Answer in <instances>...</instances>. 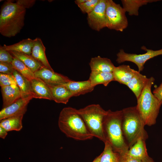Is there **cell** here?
Listing matches in <instances>:
<instances>
[{
    "mask_svg": "<svg viewBox=\"0 0 162 162\" xmlns=\"http://www.w3.org/2000/svg\"><path fill=\"white\" fill-rule=\"evenodd\" d=\"M58 123L60 130L68 137L85 140L94 137L76 109L70 107L63 109L59 114Z\"/></svg>",
    "mask_w": 162,
    "mask_h": 162,
    "instance_id": "obj_1",
    "label": "cell"
},
{
    "mask_svg": "<svg viewBox=\"0 0 162 162\" xmlns=\"http://www.w3.org/2000/svg\"><path fill=\"white\" fill-rule=\"evenodd\" d=\"M122 110L107 111L103 122L106 140L114 152L119 154H126L129 147L124 138L122 128Z\"/></svg>",
    "mask_w": 162,
    "mask_h": 162,
    "instance_id": "obj_2",
    "label": "cell"
},
{
    "mask_svg": "<svg viewBox=\"0 0 162 162\" xmlns=\"http://www.w3.org/2000/svg\"><path fill=\"white\" fill-rule=\"evenodd\" d=\"M26 9L11 0L5 2L0 14V33L10 38L19 33L24 26Z\"/></svg>",
    "mask_w": 162,
    "mask_h": 162,
    "instance_id": "obj_3",
    "label": "cell"
},
{
    "mask_svg": "<svg viewBox=\"0 0 162 162\" xmlns=\"http://www.w3.org/2000/svg\"><path fill=\"white\" fill-rule=\"evenodd\" d=\"M122 110V130L129 148L138 139L142 138L146 140L148 136L144 129L145 125L136 106L126 108Z\"/></svg>",
    "mask_w": 162,
    "mask_h": 162,
    "instance_id": "obj_4",
    "label": "cell"
},
{
    "mask_svg": "<svg viewBox=\"0 0 162 162\" xmlns=\"http://www.w3.org/2000/svg\"><path fill=\"white\" fill-rule=\"evenodd\" d=\"M154 81L153 77L149 78L141 94L137 99L136 106L145 125L151 126L155 124L162 104V100H159L151 91Z\"/></svg>",
    "mask_w": 162,
    "mask_h": 162,
    "instance_id": "obj_5",
    "label": "cell"
},
{
    "mask_svg": "<svg viewBox=\"0 0 162 162\" xmlns=\"http://www.w3.org/2000/svg\"><path fill=\"white\" fill-rule=\"evenodd\" d=\"M78 111L91 134L105 142L106 140L104 133L103 122L107 111L98 104H92L78 110Z\"/></svg>",
    "mask_w": 162,
    "mask_h": 162,
    "instance_id": "obj_6",
    "label": "cell"
},
{
    "mask_svg": "<svg viewBox=\"0 0 162 162\" xmlns=\"http://www.w3.org/2000/svg\"><path fill=\"white\" fill-rule=\"evenodd\" d=\"M125 11L119 4L112 0H106V27L122 32L128 26V22Z\"/></svg>",
    "mask_w": 162,
    "mask_h": 162,
    "instance_id": "obj_7",
    "label": "cell"
},
{
    "mask_svg": "<svg viewBox=\"0 0 162 162\" xmlns=\"http://www.w3.org/2000/svg\"><path fill=\"white\" fill-rule=\"evenodd\" d=\"M145 48L142 47V48L146 51V52L143 54H139L127 53L124 52L123 49H121L117 54L116 62L118 64L126 61L132 62L137 66L138 71H142L144 68L145 63L148 60L157 56L162 55V49L154 50Z\"/></svg>",
    "mask_w": 162,
    "mask_h": 162,
    "instance_id": "obj_8",
    "label": "cell"
},
{
    "mask_svg": "<svg viewBox=\"0 0 162 162\" xmlns=\"http://www.w3.org/2000/svg\"><path fill=\"white\" fill-rule=\"evenodd\" d=\"M106 0H100L94 10L87 14V20L89 26L99 31L106 27Z\"/></svg>",
    "mask_w": 162,
    "mask_h": 162,
    "instance_id": "obj_9",
    "label": "cell"
},
{
    "mask_svg": "<svg viewBox=\"0 0 162 162\" xmlns=\"http://www.w3.org/2000/svg\"><path fill=\"white\" fill-rule=\"evenodd\" d=\"M34 73L36 77L40 79L48 86L62 85L72 80L66 76L44 66Z\"/></svg>",
    "mask_w": 162,
    "mask_h": 162,
    "instance_id": "obj_10",
    "label": "cell"
},
{
    "mask_svg": "<svg viewBox=\"0 0 162 162\" xmlns=\"http://www.w3.org/2000/svg\"><path fill=\"white\" fill-rule=\"evenodd\" d=\"M33 98L32 95L21 98L10 105L3 108L0 111V121L13 116L24 115L28 104Z\"/></svg>",
    "mask_w": 162,
    "mask_h": 162,
    "instance_id": "obj_11",
    "label": "cell"
},
{
    "mask_svg": "<svg viewBox=\"0 0 162 162\" xmlns=\"http://www.w3.org/2000/svg\"><path fill=\"white\" fill-rule=\"evenodd\" d=\"M33 98L52 100L50 88L44 82L36 77L30 81Z\"/></svg>",
    "mask_w": 162,
    "mask_h": 162,
    "instance_id": "obj_12",
    "label": "cell"
},
{
    "mask_svg": "<svg viewBox=\"0 0 162 162\" xmlns=\"http://www.w3.org/2000/svg\"><path fill=\"white\" fill-rule=\"evenodd\" d=\"M1 88L3 108L10 105L22 98L20 90L17 85H12Z\"/></svg>",
    "mask_w": 162,
    "mask_h": 162,
    "instance_id": "obj_13",
    "label": "cell"
},
{
    "mask_svg": "<svg viewBox=\"0 0 162 162\" xmlns=\"http://www.w3.org/2000/svg\"><path fill=\"white\" fill-rule=\"evenodd\" d=\"M91 71L112 72L115 66L111 60L99 56L92 58L89 63Z\"/></svg>",
    "mask_w": 162,
    "mask_h": 162,
    "instance_id": "obj_14",
    "label": "cell"
},
{
    "mask_svg": "<svg viewBox=\"0 0 162 162\" xmlns=\"http://www.w3.org/2000/svg\"><path fill=\"white\" fill-rule=\"evenodd\" d=\"M63 85L70 91L73 97L77 96L91 92L94 88L92 86L88 80L81 81L72 80Z\"/></svg>",
    "mask_w": 162,
    "mask_h": 162,
    "instance_id": "obj_15",
    "label": "cell"
},
{
    "mask_svg": "<svg viewBox=\"0 0 162 162\" xmlns=\"http://www.w3.org/2000/svg\"><path fill=\"white\" fill-rule=\"evenodd\" d=\"M136 71L129 65L123 64L115 67L112 73L115 81L126 85Z\"/></svg>",
    "mask_w": 162,
    "mask_h": 162,
    "instance_id": "obj_16",
    "label": "cell"
},
{
    "mask_svg": "<svg viewBox=\"0 0 162 162\" xmlns=\"http://www.w3.org/2000/svg\"><path fill=\"white\" fill-rule=\"evenodd\" d=\"M52 100L58 103L66 104L70 99L73 97L70 91L63 84L48 86Z\"/></svg>",
    "mask_w": 162,
    "mask_h": 162,
    "instance_id": "obj_17",
    "label": "cell"
},
{
    "mask_svg": "<svg viewBox=\"0 0 162 162\" xmlns=\"http://www.w3.org/2000/svg\"><path fill=\"white\" fill-rule=\"evenodd\" d=\"M45 49L41 40L37 38L35 39V42L32 48L31 56L43 66L53 70L46 57Z\"/></svg>",
    "mask_w": 162,
    "mask_h": 162,
    "instance_id": "obj_18",
    "label": "cell"
},
{
    "mask_svg": "<svg viewBox=\"0 0 162 162\" xmlns=\"http://www.w3.org/2000/svg\"><path fill=\"white\" fill-rule=\"evenodd\" d=\"M149 78L136 71L134 76L126 86L131 90L137 99L146 86Z\"/></svg>",
    "mask_w": 162,
    "mask_h": 162,
    "instance_id": "obj_19",
    "label": "cell"
},
{
    "mask_svg": "<svg viewBox=\"0 0 162 162\" xmlns=\"http://www.w3.org/2000/svg\"><path fill=\"white\" fill-rule=\"evenodd\" d=\"M35 42V39L32 40L28 38L11 45L4 44L3 46H0V47L9 51H16L31 55Z\"/></svg>",
    "mask_w": 162,
    "mask_h": 162,
    "instance_id": "obj_20",
    "label": "cell"
},
{
    "mask_svg": "<svg viewBox=\"0 0 162 162\" xmlns=\"http://www.w3.org/2000/svg\"><path fill=\"white\" fill-rule=\"evenodd\" d=\"M146 140L140 138L130 147L127 154L129 156L142 160L148 155L146 148Z\"/></svg>",
    "mask_w": 162,
    "mask_h": 162,
    "instance_id": "obj_21",
    "label": "cell"
},
{
    "mask_svg": "<svg viewBox=\"0 0 162 162\" xmlns=\"http://www.w3.org/2000/svg\"><path fill=\"white\" fill-rule=\"evenodd\" d=\"M92 86L95 87L99 84L107 86L111 81H115L112 72L91 71L88 79Z\"/></svg>",
    "mask_w": 162,
    "mask_h": 162,
    "instance_id": "obj_22",
    "label": "cell"
},
{
    "mask_svg": "<svg viewBox=\"0 0 162 162\" xmlns=\"http://www.w3.org/2000/svg\"><path fill=\"white\" fill-rule=\"evenodd\" d=\"M9 52L13 57L17 58L21 61L34 72L43 66L31 55H29L23 53L14 51Z\"/></svg>",
    "mask_w": 162,
    "mask_h": 162,
    "instance_id": "obj_23",
    "label": "cell"
},
{
    "mask_svg": "<svg viewBox=\"0 0 162 162\" xmlns=\"http://www.w3.org/2000/svg\"><path fill=\"white\" fill-rule=\"evenodd\" d=\"M156 0H122L121 2L123 8L126 12L130 16H137L139 14L138 10L142 6L148 3L157 2Z\"/></svg>",
    "mask_w": 162,
    "mask_h": 162,
    "instance_id": "obj_24",
    "label": "cell"
},
{
    "mask_svg": "<svg viewBox=\"0 0 162 162\" xmlns=\"http://www.w3.org/2000/svg\"><path fill=\"white\" fill-rule=\"evenodd\" d=\"M23 115L9 117L0 121V126L8 132L19 131L22 128V120Z\"/></svg>",
    "mask_w": 162,
    "mask_h": 162,
    "instance_id": "obj_25",
    "label": "cell"
},
{
    "mask_svg": "<svg viewBox=\"0 0 162 162\" xmlns=\"http://www.w3.org/2000/svg\"><path fill=\"white\" fill-rule=\"evenodd\" d=\"M13 75L20 90L22 98L32 95L30 81L15 70Z\"/></svg>",
    "mask_w": 162,
    "mask_h": 162,
    "instance_id": "obj_26",
    "label": "cell"
},
{
    "mask_svg": "<svg viewBox=\"0 0 162 162\" xmlns=\"http://www.w3.org/2000/svg\"><path fill=\"white\" fill-rule=\"evenodd\" d=\"M104 143V149L100 154L99 162H119V154L114 151L108 141Z\"/></svg>",
    "mask_w": 162,
    "mask_h": 162,
    "instance_id": "obj_27",
    "label": "cell"
},
{
    "mask_svg": "<svg viewBox=\"0 0 162 162\" xmlns=\"http://www.w3.org/2000/svg\"><path fill=\"white\" fill-rule=\"evenodd\" d=\"M11 63L15 70L30 81L36 78L34 72L17 58L14 57Z\"/></svg>",
    "mask_w": 162,
    "mask_h": 162,
    "instance_id": "obj_28",
    "label": "cell"
},
{
    "mask_svg": "<svg viewBox=\"0 0 162 162\" xmlns=\"http://www.w3.org/2000/svg\"><path fill=\"white\" fill-rule=\"evenodd\" d=\"M99 1L100 0H87L84 3L78 6L83 13L88 14L94 10Z\"/></svg>",
    "mask_w": 162,
    "mask_h": 162,
    "instance_id": "obj_29",
    "label": "cell"
},
{
    "mask_svg": "<svg viewBox=\"0 0 162 162\" xmlns=\"http://www.w3.org/2000/svg\"><path fill=\"white\" fill-rule=\"evenodd\" d=\"M12 85H17L16 80L13 75L0 73V86L1 87L8 86Z\"/></svg>",
    "mask_w": 162,
    "mask_h": 162,
    "instance_id": "obj_30",
    "label": "cell"
},
{
    "mask_svg": "<svg viewBox=\"0 0 162 162\" xmlns=\"http://www.w3.org/2000/svg\"><path fill=\"white\" fill-rule=\"evenodd\" d=\"M14 70L11 63L0 62V73L13 74Z\"/></svg>",
    "mask_w": 162,
    "mask_h": 162,
    "instance_id": "obj_31",
    "label": "cell"
},
{
    "mask_svg": "<svg viewBox=\"0 0 162 162\" xmlns=\"http://www.w3.org/2000/svg\"><path fill=\"white\" fill-rule=\"evenodd\" d=\"M14 57L8 51L0 47V62L11 63Z\"/></svg>",
    "mask_w": 162,
    "mask_h": 162,
    "instance_id": "obj_32",
    "label": "cell"
},
{
    "mask_svg": "<svg viewBox=\"0 0 162 162\" xmlns=\"http://www.w3.org/2000/svg\"><path fill=\"white\" fill-rule=\"evenodd\" d=\"M35 2V0H18L16 1V3L21 7L26 9L32 7Z\"/></svg>",
    "mask_w": 162,
    "mask_h": 162,
    "instance_id": "obj_33",
    "label": "cell"
},
{
    "mask_svg": "<svg viewBox=\"0 0 162 162\" xmlns=\"http://www.w3.org/2000/svg\"><path fill=\"white\" fill-rule=\"evenodd\" d=\"M119 154V162H142L141 160L129 156L127 153Z\"/></svg>",
    "mask_w": 162,
    "mask_h": 162,
    "instance_id": "obj_34",
    "label": "cell"
},
{
    "mask_svg": "<svg viewBox=\"0 0 162 162\" xmlns=\"http://www.w3.org/2000/svg\"><path fill=\"white\" fill-rule=\"evenodd\" d=\"M152 93L159 100H162V82L153 90Z\"/></svg>",
    "mask_w": 162,
    "mask_h": 162,
    "instance_id": "obj_35",
    "label": "cell"
},
{
    "mask_svg": "<svg viewBox=\"0 0 162 162\" xmlns=\"http://www.w3.org/2000/svg\"><path fill=\"white\" fill-rule=\"evenodd\" d=\"M8 131L4 128L0 126V137L4 139L8 134Z\"/></svg>",
    "mask_w": 162,
    "mask_h": 162,
    "instance_id": "obj_36",
    "label": "cell"
},
{
    "mask_svg": "<svg viewBox=\"0 0 162 162\" xmlns=\"http://www.w3.org/2000/svg\"><path fill=\"white\" fill-rule=\"evenodd\" d=\"M142 161V162H154L153 159L149 156H148Z\"/></svg>",
    "mask_w": 162,
    "mask_h": 162,
    "instance_id": "obj_37",
    "label": "cell"
},
{
    "mask_svg": "<svg viewBox=\"0 0 162 162\" xmlns=\"http://www.w3.org/2000/svg\"><path fill=\"white\" fill-rule=\"evenodd\" d=\"M87 0H76L75 2L77 5L82 4L87 1Z\"/></svg>",
    "mask_w": 162,
    "mask_h": 162,
    "instance_id": "obj_38",
    "label": "cell"
},
{
    "mask_svg": "<svg viewBox=\"0 0 162 162\" xmlns=\"http://www.w3.org/2000/svg\"><path fill=\"white\" fill-rule=\"evenodd\" d=\"M100 154L96 157L92 162H99L100 157Z\"/></svg>",
    "mask_w": 162,
    "mask_h": 162,
    "instance_id": "obj_39",
    "label": "cell"
}]
</instances>
